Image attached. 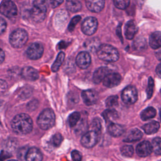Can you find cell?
<instances>
[{
  "instance_id": "obj_1",
  "label": "cell",
  "mask_w": 161,
  "mask_h": 161,
  "mask_svg": "<svg viewBox=\"0 0 161 161\" xmlns=\"http://www.w3.org/2000/svg\"><path fill=\"white\" fill-rule=\"evenodd\" d=\"M11 128L13 131L18 135L28 134L33 128L32 119L27 114H17L11 121Z\"/></svg>"
},
{
  "instance_id": "obj_2",
  "label": "cell",
  "mask_w": 161,
  "mask_h": 161,
  "mask_svg": "<svg viewBox=\"0 0 161 161\" xmlns=\"http://www.w3.org/2000/svg\"><path fill=\"white\" fill-rule=\"evenodd\" d=\"M97 55L101 60L109 62H116L119 57L117 49L108 44L100 45L97 50Z\"/></svg>"
},
{
  "instance_id": "obj_3",
  "label": "cell",
  "mask_w": 161,
  "mask_h": 161,
  "mask_svg": "<svg viewBox=\"0 0 161 161\" xmlns=\"http://www.w3.org/2000/svg\"><path fill=\"white\" fill-rule=\"evenodd\" d=\"M33 3V7L28 11L29 16L33 22L40 23L45 18L47 12L45 1L37 0L34 1Z\"/></svg>"
},
{
  "instance_id": "obj_4",
  "label": "cell",
  "mask_w": 161,
  "mask_h": 161,
  "mask_svg": "<svg viewBox=\"0 0 161 161\" xmlns=\"http://www.w3.org/2000/svg\"><path fill=\"white\" fill-rule=\"evenodd\" d=\"M55 121V115L51 109H45L37 118V124L42 130H48L52 128Z\"/></svg>"
},
{
  "instance_id": "obj_5",
  "label": "cell",
  "mask_w": 161,
  "mask_h": 161,
  "mask_svg": "<svg viewBox=\"0 0 161 161\" xmlns=\"http://www.w3.org/2000/svg\"><path fill=\"white\" fill-rule=\"evenodd\" d=\"M28 35L27 32L21 28L13 31L9 35V42L12 47L19 48L22 47L27 42Z\"/></svg>"
},
{
  "instance_id": "obj_6",
  "label": "cell",
  "mask_w": 161,
  "mask_h": 161,
  "mask_svg": "<svg viewBox=\"0 0 161 161\" xmlns=\"http://www.w3.org/2000/svg\"><path fill=\"white\" fill-rule=\"evenodd\" d=\"M17 8L14 2L5 0L0 4V13L8 18H13L17 14Z\"/></svg>"
},
{
  "instance_id": "obj_7",
  "label": "cell",
  "mask_w": 161,
  "mask_h": 161,
  "mask_svg": "<svg viewBox=\"0 0 161 161\" xmlns=\"http://www.w3.org/2000/svg\"><path fill=\"white\" fill-rule=\"evenodd\" d=\"M121 99L124 103L128 105L134 104L138 99L136 89L133 86H128L121 93Z\"/></svg>"
},
{
  "instance_id": "obj_8",
  "label": "cell",
  "mask_w": 161,
  "mask_h": 161,
  "mask_svg": "<svg viewBox=\"0 0 161 161\" xmlns=\"http://www.w3.org/2000/svg\"><path fill=\"white\" fill-rule=\"evenodd\" d=\"M97 20L96 18L89 16L84 19L81 26L82 32L87 35H93L97 28Z\"/></svg>"
},
{
  "instance_id": "obj_9",
  "label": "cell",
  "mask_w": 161,
  "mask_h": 161,
  "mask_svg": "<svg viewBox=\"0 0 161 161\" xmlns=\"http://www.w3.org/2000/svg\"><path fill=\"white\" fill-rule=\"evenodd\" d=\"M99 135V133L93 130L86 132L81 138L80 142L82 145L88 148L93 147L98 142Z\"/></svg>"
},
{
  "instance_id": "obj_10",
  "label": "cell",
  "mask_w": 161,
  "mask_h": 161,
  "mask_svg": "<svg viewBox=\"0 0 161 161\" xmlns=\"http://www.w3.org/2000/svg\"><path fill=\"white\" fill-rule=\"evenodd\" d=\"M43 53V47L42 43L38 42L31 43L26 51L27 57L31 60L39 59L42 56Z\"/></svg>"
},
{
  "instance_id": "obj_11",
  "label": "cell",
  "mask_w": 161,
  "mask_h": 161,
  "mask_svg": "<svg viewBox=\"0 0 161 161\" xmlns=\"http://www.w3.org/2000/svg\"><path fill=\"white\" fill-rule=\"evenodd\" d=\"M121 80V75L116 72H109L103 80V84L107 87H114L118 86Z\"/></svg>"
},
{
  "instance_id": "obj_12",
  "label": "cell",
  "mask_w": 161,
  "mask_h": 161,
  "mask_svg": "<svg viewBox=\"0 0 161 161\" xmlns=\"http://www.w3.org/2000/svg\"><path fill=\"white\" fill-rule=\"evenodd\" d=\"M82 98L87 106H91L96 103L98 99V94L93 89H87L82 92Z\"/></svg>"
},
{
  "instance_id": "obj_13",
  "label": "cell",
  "mask_w": 161,
  "mask_h": 161,
  "mask_svg": "<svg viewBox=\"0 0 161 161\" xmlns=\"http://www.w3.org/2000/svg\"><path fill=\"white\" fill-rule=\"evenodd\" d=\"M75 62L79 67L82 69H85L87 68L91 64V56L87 52H80L77 55Z\"/></svg>"
},
{
  "instance_id": "obj_14",
  "label": "cell",
  "mask_w": 161,
  "mask_h": 161,
  "mask_svg": "<svg viewBox=\"0 0 161 161\" xmlns=\"http://www.w3.org/2000/svg\"><path fill=\"white\" fill-rule=\"evenodd\" d=\"M152 144L148 141H143L136 148V152L137 155L142 157H145L150 155L152 152Z\"/></svg>"
},
{
  "instance_id": "obj_15",
  "label": "cell",
  "mask_w": 161,
  "mask_h": 161,
  "mask_svg": "<svg viewBox=\"0 0 161 161\" xmlns=\"http://www.w3.org/2000/svg\"><path fill=\"white\" fill-rule=\"evenodd\" d=\"M21 75L25 79L31 81L36 80L39 77L38 71L35 69L28 66L23 68L21 70Z\"/></svg>"
},
{
  "instance_id": "obj_16",
  "label": "cell",
  "mask_w": 161,
  "mask_h": 161,
  "mask_svg": "<svg viewBox=\"0 0 161 161\" xmlns=\"http://www.w3.org/2000/svg\"><path fill=\"white\" fill-rule=\"evenodd\" d=\"M105 1L103 0H87L86 4L88 9L94 13L100 12L104 6Z\"/></svg>"
},
{
  "instance_id": "obj_17",
  "label": "cell",
  "mask_w": 161,
  "mask_h": 161,
  "mask_svg": "<svg viewBox=\"0 0 161 161\" xmlns=\"http://www.w3.org/2000/svg\"><path fill=\"white\" fill-rule=\"evenodd\" d=\"M26 161H42L43 155L41 151L36 148L32 147L28 150L25 156Z\"/></svg>"
},
{
  "instance_id": "obj_18",
  "label": "cell",
  "mask_w": 161,
  "mask_h": 161,
  "mask_svg": "<svg viewBox=\"0 0 161 161\" xmlns=\"http://www.w3.org/2000/svg\"><path fill=\"white\" fill-rule=\"evenodd\" d=\"M109 69L106 67H101L96 69L93 74L92 80L96 84H99L103 81L106 76L109 73Z\"/></svg>"
},
{
  "instance_id": "obj_19",
  "label": "cell",
  "mask_w": 161,
  "mask_h": 161,
  "mask_svg": "<svg viewBox=\"0 0 161 161\" xmlns=\"http://www.w3.org/2000/svg\"><path fill=\"white\" fill-rule=\"evenodd\" d=\"M138 27L136 23L133 20L128 21L125 25V36L128 40H131L137 33Z\"/></svg>"
},
{
  "instance_id": "obj_20",
  "label": "cell",
  "mask_w": 161,
  "mask_h": 161,
  "mask_svg": "<svg viewBox=\"0 0 161 161\" xmlns=\"http://www.w3.org/2000/svg\"><path fill=\"white\" fill-rule=\"evenodd\" d=\"M143 136L142 132L137 129L133 128L130 130L126 134V136L123 139V141L125 142H133L140 140Z\"/></svg>"
},
{
  "instance_id": "obj_21",
  "label": "cell",
  "mask_w": 161,
  "mask_h": 161,
  "mask_svg": "<svg viewBox=\"0 0 161 161\" xmlns=\"http://www.w3.org/2000/svg\"><path fill=\"white\" fill-rule=\"evenodd\" d=\"M108 133L113 136L118 137L122 135L125 131V127L121 125L111 123L108 127Z\"/></svg>"
},
{
  "instance_id": "obj_22",
  "label": "cell",
  "mask_w": 161,
  "mask_h": 161,
  "mask_svg": "<svg viewBox=\"0 0 161 161\" xmlns=\"http://www.w3.org/2000/svg\"><path fill=\"white\" fill-rule=\"evenodd\" d=\"M150 46L153 49L161 47V32L155 31L152 33L149 38Z\"/></svg>"
},
{
  "instance_id": "obj_23",
  "label": "cell",
  "mask_w": 161,
  "mask_h": 161,
  "mask_svg": "<svg viewBox=\"0 0 161 161\" xmlns=\"http://www.w3.org/2000/svg\"><path fill=\"white\" fill-rule=\"evenodd\" d=\"M159 128H160V124L158 122L156 121H150L144 125L142 127L145 133L148 135L155 133L156 132H157Z\"/></svg>"
},
{
  "instance_id": "obj_24",
  "label": "cell",
  "mask_w": 161,
  "mask_h": 161,
  "mask_svg": "<svg viewBox=\"0 0 161 161\" xmlns=\"http://www.w3.org/2000/svg\"><path fill=\"white\" fill-rule=\"evenodd\" d=\"M155 115L156 110L152 107H148L141 113L140 117L143 121H147L154 118Z\"/></svg>"
},
{
  "instance_id": "obj_25",
  "label": "cell",
  "mask_w": 161,
  "mask_h": 161,
  "mask_svg": "<svg viewBox=\"0 0 161 161\" xmlns=\"http://www.w3.org/2000/svg\"><path fill=\"white\" fill-rule=\"evenodd\" d=\"M66 8L67 10L73 13H75L81 9L82 4L79 1L69 0L66 2Z\"/></svg>"
},
{
  "instance_id": "obj_26",
  "label": "cell",
  "mask_w": 161,
  "mask_h": 161,
  "mask_svg": "<svg viewBox=\"0 0 161 161\" xmlns=\"http://www.w3.org/2000/svg\"><path fill=\"white\" fill-rule=\"evenodd\" d=\"M69 18L67 12L64 10H62L58 12L55 17V23L57 26H64L66 23Z\"/></svg>"
},
{
  "instance_id": "obj_27",
  "label": "cell",
  "mask_w": 161,
  "mask_h": 161,
  "mask_svg": "<svg viewBox=\"0 0 161 161\" xmlns=\"http://www.w3.org/2000/svg\"><path fill=\"white\" fill-rule=\"evenodd\" d=\"M103 118L108 122L112 121L118 118V113L114 109H108L105 110L103 114Z\"/></svg>"
},
{
  "instance_id": "obj_28",
  "label": "cell",
  "mask_w": 161,
  "mask_h": 161,
  "mask_svg": "<svg viewBox=\"0 0 161 161\" xmlns=\"http://www.w3.org/2000/svg\"><path fill=\"white\" fill-rule=\"evenodd\" d=\"M64 58H65V53L63 52H60L57 58H56V60H55L54 63L53 64L52 66V70L53 72H57L58 70V69H60V66L62 65L64 60Z\"/></svg>"
},
{
  "instance_id": "obj_29",
  "label": "cell",
  "mask_w": 161,
  "mask_h": 161,
  "mask_svg": "<svg viewBox=\"0 0 161 161\" xmlns=\"http://www.w3.org/2000/svg\"><path fill=\"white\" fill-rule=\"evenodd\" d=\"M80 118V114L79 112H74L68 118L69 125L70 127H74Z\"/></svg>"
},
{
  "instance_id": "obj_30",
  "label": "cell",
  "mask_w": 161,
  "mask_h": 161,
  "mask_svg": "<svg viewBox=\"0 0 161 161\" xmlns=\"http://www.w3.org/2000/svg\"><path fill=\"white\" fill-rule=\"evenodd\" d=\"M153 151L157 155H161V138L156 137L153 139L152 142Z\"/></svg>"
},
{
  "instance_id": "obj_31",
  "label": "cell",
  "mask_w": 161,
  "mask_h": 161,
  "mask_svg": "<svg viewBox=\"0 0 161 161\" xmlns=\"http://www.w3.org/2000/svg\"><path fill=\"white\" fill-rule=\"evenodd\" d=\"M121 153L124 157H131L134 153V148L131 145H124L121 148Z\"/></svg>"
},
{
  "instance_id": "obj_32",
  "label": "cell",
  "mask_w": 161,
  "mask_h": 161,
  "mask_svg": "<svg viewBox=\"0 0 161 161\" xmlns=\"http://www.w3.org/2000/svg\"><path fill=\"white\" fill-rule=\"evenodd\" d=\"M106 105L109 108L116 107L118 104V97L117 96H111L106 100Z\"/></svg>"
},
{
  "instance_id": "obj_33",
  "label": "cell",
  "mask_w": 161,
  "mask_h": 161,
  "mask_svg": "<svg viewBox=\"0 0 161 161\" xmlns=\"http://www.w3.org/2000/svg\"><path fill=\"white\" fill-rule=\"evenodd\" d=\"M63 140V137L60 133H55L51 138V143L54 147H58Z\"/></svg>"
},
{
  "instance_id": "obj_34",
  "label": "cell",
  "mask_w": 161,
  "mask_h": 161,
  "mask_svg": "<svg viewBox=\"0 0 161 161\" xmlns=\"http://www.w3.org/2000/svg\"><path fill=\"white\" fill-rule=\"evenodd\" d=\"M153 88H154V82L152 77H150L148 79V84L147 88V98L150 99L152 96L153 92Z\"/></svg>"
},
{
  "instance_id": "obj_35",
  "label": "cell",
  "mask_w": 161,
  "mask_h": 161,
  "mask_svg": "<svg viewBox=\"0 0 161 161\" xmlns=\"http://www.w3.org/2000/svg\"><path fill=\"white\" fill-rule=\"evenodd\" d=\"M133 47L136 49H143L145 48V47L147 48V42L144 39L142 40V38H138L135 41Z\"/></svg>"
},
{
  "instance_id": "obj_36",
  "label": "cell",
  "mask_w": 161,
  "mask_h": 161,
  "mask_svg": "<svg viewBox=\"0 0 161 161\" xmlns=\"http://www.w3.org/2000/svg\"><path fill=\"white\" fill-rule=\"evenodd\" d=\"M114 6L118 8V9H126L130 4V1H114Z\"/></svg>"
},
{
  "instance_id": "obj_37",
  "label": "cell",
  "mask_w": 161,
  "mask_h": 161,
  "mask_svg": "<svg viewBox=\"0 0 161 161\" xmlns=\"http://www.w3.org/2000/svg\"><path fill=\"white\" fill-rule=\"evenodd\" d=\"M80 19H81L80 16H79V15H78V16H74V17L71 19V21H70V23H69V25L68 30H69L70 31H72L74 30V28H75L76 25L79 22V21H80Z\"/></svg>"
},
{
  "instance_id": "obj_38",
  "label": "cell",
  "mask_w": 161,
  "mask_h": 161,
  "mask_svg": "<svg viewBox=\"0 0 161 161\" xmlns=\"http://www.w3.org/2000/svg\"><path fill=\"white\" fill-rule=\"evenodd\" d=\"M92 128L93 131H95L97 132L98 133H100L101 130V123L99 119L95 118L92 123Z\"/></svg>"
},
{
  "instance_id": "obj_39",
  "label": "cell",
  "mask_w": 161,
  "mask_h": 161,
  "mask_svg": "<svg viewBox=\"0 0 161 161\" xmlns=\"http://www.w3.org/2000/svg\"><path fill=\"white\" fill-rule=\"evenodd\" d=\"M71 157L73 161H81L82 155L77 150H73L71 153Z\"/></svg>"
},
{
  "instance_id": "obj_40",
  "label": "cell",
  "mask_w": 161,
  "mask_h": 161,
  "mask_svg": "<svg viewBox=\"0 0 161 161\" xmlns=\"http://www.w3.org/2000/svg\"><path fill=\"white\" fill-rule=\"evenodd\" d=\"M8 84L4 80L0 79V95L3 94L7 89Z\"/></svg>"
},
{
  "instance_id": "obj_41",
  "label": "cell",
  "mask_w": 161,
  "mask_h": 161,
  "mask_svg": "<svg viewBox=\"0 0 161 161\" xmlns=\"http://www.w3.org/2000/svg\"><path fill=\"white\" fill-rule=\"evenodd\" d=\"M6 28V22L5 21V20L0 17V35L3 33Z\"/></svg>"
},
{
  "instance_id": "obj_42",
  "label": "cell",
  "mask_w": 161,
  "mask_h": 161,
  "mask_svg": "<svg viewBox=\"0 0 161 161\" xmlns=\"http://www.w3.org/2000/svg\"><path fill=\"white\" fill-rule=\"evenodd\" d=\"M38 106V101L37 100H32L29 103V104L27 106V108L30 110H34Z\"/></svg>"
},
{
  "instance_id": "obj_43",
  "label": "cell",
  "mask_w": 161,
  "mask_h": 161,
  "mask_svg": "<svg viewBox=\"0 0 161 161\" xmlns=\"http://www.w3.org/2000/svg\"><path fill=\"white\" fill-rule=\"evenodd\" d=\"M27 151H28V150L26 148H22L19 150L18 155L20 158V159H23L22 158H25V156H26V154L27 153Z\"/></svg>"
},
{
  "instance_id": "obj_44",
  "label": "cell",
  "mask_w": 161,
  "mask_h": 161,
  "mask_svg": "<svg viewBox=\"0 0 161 161\" xmlns=\"http://www.w3.org/2000/svg\"><path fill=\"white\" fill-rule=\"evenodd\" d=\"M62 2H63V1H50V3L52 8H56L60 4H61Z\"/></svg>"
},
{
  "instance_id": "obj_45",
  "label": "cell",
  "mask_w": 161,
  "mask_h": 161,
  "mask_svg": "<svg viewBox=\"0 0 161 161\" xmlns=\"http://www.w3.org/2000/svg\"><path fill=\"white\" fill-rule=\"evenodd\" d=\"M4 60V52L2 49L0 48V64L3 63Z\"/></svg>"
},
{
  "instance_id": "obj_46",
  "label": "cell",
  "mask_w": 161,
  "mask_h": 161,
  "mask_svg": "<svg viewBox=\"0 0 161 161\" xmlns=\"http://www.w3.org/2000/svg\"><path fill=\"white\" fill-rule=\"evenodd\" d=\"M156 73L161 78V63L160 64H158V65L157 67Z\"/></svg>"
},
{
  "instance_id": "obj_47",
  "label": "cell",
  "mask_w": 161,
  "mask_h": 161,
  "mask_svg": "<svg viewBox=\"0 0 161 161\" xmlns=\"http://www.w3.org/2000/svg\"><path fill=\"white\" fill-rule=\"evenodd\" d=\"M155 56H156V57H157L159 60L161 61V51H159V52H157V53H155Z\"/></svg>"
},
{
  "instance_id": "obj_48",
  "label": "cell",
  "mask_w": 161,
  "mask_h": 161,
  "mask_svg": "<svg viewBox=\"0 0 161 161\" xmlns=\"http://www.w3.org/2000/svg\"><path fill=\"white\" fill-rule=\"evenodd\" d=\"M8 161H17L16 160H8Z\"/></svg>"
},
{
  "instance_id": "obj_49",
  "label": "cell",
  "mask_w": 161,
  "mask_h": 161,
  "mask_svg": "<svg viewBox=\"0 0 161 161\" xmlns=\"http://www.w3.org/2000/svg\"><path fill=\"white\" fill-rule=\"evenodd\" d=\"M160 92H161V90H160Z\"/></svg>"
}]
</instances>
